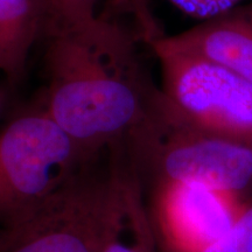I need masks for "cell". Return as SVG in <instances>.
I'll list each match as a JSON object with an SVG mask.
<instances>
[{
    "label": "cell",
    "instance_id": "1",
    "mask_svg": "<svg viewBox=\"0 0 252 252\" xmlns=\"http://www.w3.org/2000/svg\"><path fill=\"white\" fill-rule=\"evenodd\" d=\"M138 42L133 28L100 14L48 37L43 111L89 158L121 145L159 96Z\"/></svg>",
    "mask_w": 252,
    "mask_h": 252
},
{
    "label": "cell",
    "instance_id": "2",
    "mask_svg": "<svg viewBox=\"0 0 252 252\" xmlns=\"http://www.w3.org/2000/svg\"><path fill=\"white\" fill-rule=\"evenodd\" d=\"M117 150L137 186L195 184L252 203V145L189 124L165 94Z\"/></svg>",
    "mask_w": 252,
    "mask_h": 252
},
{
    "label": "cell",
    "instance_id": "3",
    "mask_svg": "<svg viewBox=\"0 0 252 252\" xmlns=\"http://www.w3.org/2000/svg\"><path fill=\"white\" fill-rule=\"evenodd\" d=\"M130 194L115 161L108 176L94 173L90 162L30 220L0 235V252H102Z\"/></svg>",
    "mask_w": 252,
    "mask_h": 252
},
{
    "label": "cell",
    "instance_id": "4",
    "mask_svg": "<svg viewBox=\"0 0 252 252\" xmlns=\"http://www.w3.org/2000/svg\"><path fill=\"white\" fill-rule=\"evenodd\" d=\"M94 159L43 110L13 119L0 132V235L30 220Z\"/></svg>",
    "mask_w": 252,
    "mask_h": 252
},
{
    "label": "cell",
    "instance_id": "5",
    "mask_svg": "<svg viewBox=\"0 0 252 252\" xmlns=\"http://www.w3.org/2000/svg\"><path fill=\"white\" fill-rule=\"evenodd\" d=\"M162 93L186 122L252 145V83L226 68L184 54L153 52Z\"/></svg>",
    "mask_w": 252,
    "mask_h": 252
},
{
    "label": "cell",
    "instance_id": "6",
    "mask_svg": "<svg viewBox=\"0 0 252 252\" xmlns=\"http://www.w3.org/2000/svg\"><path fill=\"white\" fill-rule=\"evenodd\" d=\"M137 187L151 188L150 213L145 214L154 252H196L223 237L238 217L228 202L231 196L204 186L154 184Z\"/></svg>",
    "mask_w": 252,
    "mask_h": 252
},
{
    "label": "cell",
    "instance_id": "7",
    "mask_svg": "<svg viewBox=\"0 0 252 252\" xmlns=\"http://www.w3.org/2000/svg\"><path fill=\"white\" fill-rule=\"evenodd\" d=\"M150 48L203 59L252 83V0L182 33L162 36Z\"/></svg>",
    "mask_w": 252,
    "mask_h": 252
},
{
    "label": "cell",
    "instance_id": "8",
    "mask_svg": "<svg viewBox=\"0 0 252 252\" xmlns=\"http://www.w3.org/2000/svg\"><path fill=\"white\" fill-rule=\"evenodd\" d=\"M43 35L41 0H0V71L18 81L37 37Z\"/></svg>",
    "mask_w": 252,
    "mask_h": 252
},
{
    "label": "cell",
    "instance_id": "9",
    "mask_svg": "<svg viewBox=\"0 0 252 252\" xmlns=\"http://www.w3.org/2000/svg\"><path fill=\"white\" fill-rule=\"evenodd\" d=\"M47 39L83 26L98 17V0H41Z\"/></svg>",
    "mask_w": 252,
    "mask_h": 252
},
{
    "label": "cell",
    "instance_id": "10",
    "mask_svg": "<svg viewBox=\"0 0 252 252\" xmlns=\"http://www.w3.org/2000/svg\"><path fill=\"white\" fill-rule=\"evenodd\" d=\"M100 15L117 20L126 18L139 40L149 47L165 36L161 25L153 13L151 0H106Z\"/></svg>",
    "mask_w": 252,
    "mask_h": 252
},
{
    "label": "cell",
    "instance_id": "11",
    "mask_svg": "<svg viewBox=\"0 0 252 252\" xmlns=\"http://www.w3.org/2000/svg\"><path fill=\"white\" fill-rule=\"evenodd\" d=\"M140 208L139 197L131 193L127 208L105 241L102 252H154V242L147 220L138 230L134 238L130 239L132 226Z\"/></svg>",
    "mask_w": 252,
    "mask_h": 252
},
{
    "label": "cell",
    "instance_id": "12",
    "mask_svg": "<svg viewBox=\"0 0 252 252\" xmlns=\"http://www.w3.org/2000/svg\"><path fill=\"white\" fill-rule=\"evenodd\" d=\"M196 252H252V203L239 214L223 237Z\"/></svg>",
    "mask_w": 252,
    "mask_h": 252
},
{
    "label": "cell",
    "instance_id": "13",
    "mask_svg": "<svg viewBox=\"0 0 252 252\" xmlns=\"http://www.w3.org/2000/svg\"><path fill=\"white\" fill-rule=\"evenodd\" d=\"M188 17L204 21L215 18L248 0H168Z\"/></svg>",
    "mask_w": 252,
    "mask_h": 252
},
{
    "label": "cell",
    "instance_id": "14",
    "mask_svg": "<svg viewBox=\"0 0 252 252\" xmlns=\"http://www.w3.org/2000/svg\"><path fill=\"white\" fill-rule=\"evenodd\" d=\"M4 100H5V94H4V91L0 90V111H1V108H2V104H4Z\"/></svg>",
    "mask_w": 252,
    "mask_h": 252
}]
</instances>
